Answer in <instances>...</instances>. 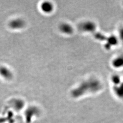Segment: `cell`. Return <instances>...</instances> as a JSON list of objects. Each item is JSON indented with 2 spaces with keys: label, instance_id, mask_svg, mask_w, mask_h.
Returning <instances> with one entry per match:
<instances>
[{
  "label": "cell",
  "instance_id": "6da1fadb",
  "mask_svg": "<svg viewBox=\"0 0 123 123\" xmlns=\"http://www.w3.org/2000/svg\"><path fill=\"white\" fill-rule=\"evenodd\" d=\"M112 66L116 68H123V54H119L112 60Z\"/></svg>",
  "mask_w": 123,
  "mask_h": 123
},
{
  "label": "cell",
  "instance_id": "7a4b0ae2",
  "mask_svg": "<svg viewBox=\"0 0 123 123\" xmlns=\"http://www.w3.org/2000/svg\"><path fill=\"white\" fill-rule=\"evenodd\" d=\"M41 8L43 12L46 13H50L53 10V6L51 3L45 2L41 4Z\"/></svg>",
  "mask_w": 123,
  "mask_h": 123
},
{
  "label": "cell",
  "instance_id": "3957f363",
  "mask_svg": "<svg viewBox=\"0 0 123 123\" xmlns=\"http://www.w3.org/2000/svg\"><path fill=\"white\" fill-rule=\"evenodd\" d=\"M114 91H119V92L116 93L117 95L123 99V81L120 84L114 86Z\"/></svg>",
  "mask_w": 123,
  "mask_h": 123
}]
</instances>
